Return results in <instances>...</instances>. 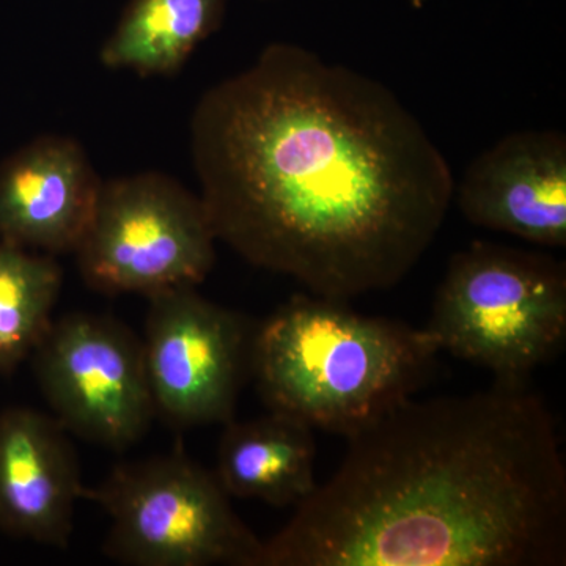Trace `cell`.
<instances>
[{
  "label": "cell",
  "instance_id": "obj_7",
  "mask_svg": "<svg viewBox=\"0 0 566 566\" xmlns=\"http://www.w3.org/2000/svg\"><path fill=\"white\" fill-rule=\"evenodd\" d=\"M32 367L52 416L70 434L125 452L156 419L142 338L114 316L54 319L32 353Z\"/></svg>",
  "mask_w": 566,
  "mask_h": 566
},
{
  "label": "cell",
  "instance_id": "obj_3",
  "mask_svg": "<svg viewBox=\"0 0 566 566\" xmlns=\"http://www.w3.org/2000/svg\"><path fill=\"white\" fill-rule=\"evenodd\" d=\"M439 353L424 327L294 294L255 327L251 376L270 411L348 438L415 397Z\"/></svg>",
  "mask_w": 566,
  "mask_h": 566
},
{
  "label": "cell",
  "instance_id": "obj_1",
  "mask_svg": "<svg viewBox=\"0 0 566 566\" xmlns=\"http://www.w3.org/2000/svg\"><path fill=\"white\" fill-rule=\"evenodd\" d=\"M191 153L216 240L331 300L403 281L455 197L446 156L392 91L296 44H270L203 93Z\"/></svg>",
  "mask_w": 566,
  "mask_h": 566
},
{
  "label": "cell",
  "instance_id": "obj_12",
  "mask_svg": "<svg viewBox=\"0 0 566 566\" xmlns=\"http://www.w3.org/2000/svg\"><path fill=\"white\" fill-rule=\"evenodd\" d=\"M312 431L301 420L274 411L244 422L230 420L212 472L230 497L279 509L297 506L318 486Z\"/></svg>",
  "mask_w": 566,
  "mask_h": 566
},
{
  "label": "cell",
  "instance_id": "obj_14",
  "mask_svg": "<svg viewBox=\"0 0 566 566\" xmlns=\"http://www.w3.org/2000/svg\"><path fill=\"white\" fill-rule=\"evenodd\" d=\"M62 290V268L48 253L0 241V375L31 359L50 329Z\"/></svg>",
  "mask_w": 566,
  "mask_h": 566
},
{
  "label": "cell",
  "instance_id": "obj_10",
  "mask_svg": "<svg viewBox=\"0 0 566 566\" xmlns=\"http://www.w3.org/2000/svg\"><path fill=\"white\" fill-rule=\"evenodd\" d=\"M80 458L69 431L33 408L0 411V531L66 549L84 499Z\"/></svg>",
  "mask_w": 566,
  "mask_h": 566
},
{
  "label": "cell",
  "instance_id": "obj_8",
  "mask_svg": "<svg viewBox=\"0 0 566 566\" xmlns=\"http://www.w3.org/2000/svg\"><path fill=\"white\" fill-rule=\"evenodd\" d=\"M147 300L142 348L156 417L175 430L229 423L251 376L255 327L196 286Z\"/></svg>",
  "mask_w": 566,
  "mask_h": 566
},
{
  "label": "cell",
  "instance_id": "obj_11",
  "mask_svg": "<svg viewBox=\"0 0 566 566\" xmlns=\"http://www.w3.org/2000/svg\"><path fill=\"white\" fill-rule=\"evenodd\" d=\"M103 182L76 140L29 142L0 164V241L48 255L76 251Z\"/></svg>",
  "mask_w": 566,
  "mask_h": 566
},
{
  "label": "cell",
  "instance_id": "obj_5",
  "mask_svg": "<svg viewBox=\"0 0 566 566\" xmlns=\"http://www.w3.org/2000/svg\"><path fill=\"white\" fill-rule=\"evenodd\" d=\"M85 501L111 517L104 556L129 566H260L263 539L230 504L214 472L181 446L112 469Z\"/></svg>",
  "mask_w": 566,
  "mask_h": 566
},
{
  "label": "cell",
  "instance_id": "obj_4",
  "mask_svg": "<svg viewBox=\"0 0 566 566\" xmlns=\"http://www.w3.org/2000/svg\"><path fill=\"white\" fill-rule=\"evenodd\" d=\"M428 331L441 352L527 385L564 348L566 268L546 253L474 241L455 253Z\"/></svg>",
  "mask_w": 566,
  "mask_h": 566
},
{
  "label": "cell",
  "instance_id": "obj_13",
  "mask_svg": "<svg viewBox=\"0 0 566 566\" xmlns=\"http://www.w3.org/2000/svg\"><path fill=\"white\" fill-rule=\"evenodd\" d=\"M223 0H132L99 57L142 76L177 73L221 24Z\"/></svg>",
  "mask_w": 566,
  "mask_h": 566
},
{
  "label": "cell",
  "instance_id": "obj_2",
  "mask_svg": "<svg viewBox=\"0 0 566 566\" xmlns=\"http://www.w3.org/2000/svg\"><path fill=\"white\" fill-rule=\"evenodd\" d=\"M260 566H564L566 464L545 400L494 381L354 431Z\"/></svg>",
  "mask_w": 566,
  "mask_h": 566
},
{
  "label": "cell",
  "instance_id": "obj_6",
  "mask_svg": "<svg viewBox=\"0 0 566 566\" xmlns=\"http://www.w3.org/2000/svg\"><path fill=\"white\" fill-rule=\"evenodd\" d=\"M216 234L202 199L158 172L103 182L77 268L95 292L153 294L197 286L216 262Z\"/></svg>",
  "mask_w": 566,
  "mask_h": 566
},
{
  "label": "cell",
  "instance_id": "obj_9",
  "mask_svg": "<svg viewBox=\"0 0 566 566\" xmlns=\"http://www.w3.org/2000/svg\"><path fill=\"white\" fill-rule=\"evenodd\" d=\"M457 203L469 222L547 248L566 245V139L510 134L465 170Z\"/></svg>",
  "mask_w": 566,
  "mask_h": 566
}]
</instances>
